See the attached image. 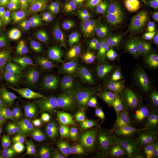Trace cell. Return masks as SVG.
Segmentation results:
<instances>
[{
  "label": "cell",
  "instance_id": "obj_1",
  "mask_svg": "<svg viewBox=\"0 0 158 158\" xmlns=\"http://www.w3.org/2000/svg\"><path fill=\"white\" fill-rule=\"evenodd\" d=\"M125 111L124 102L115 92L102 94L96 102V111L98 117L113 125H127L124 118Z\"/></svg>",
  "mask_w": 158,
  "mask_h": 158
},
{
  "label": "cell",
  "instance_id": "obj_2",
  "mask_svg": "<svg viewBox=\"0 0 158 158\" xmlns=\"http://www.w3.org/2000/svg\"><path fill=\"white\" fill-rule=\"evenodd\" d=\"M156 125L153 121H143L127 127L123 140L132 147L145 148L149 147L155 139Z\"/></svg>",
  "mask_w": 158,
  "mask_h": 158
},
{
  "label": "cell",
  "instance_id": "obj_3",
  "mask_svg": "<svg viewBox=\"0 0 158 158\" xmlns=\"http://www.w3.org/2000/svg\"><path fill=\"white\" fill-rule=\"evenodd\" d=\"M94 6L95 0H70L61 7L60 20L67 25L87 21L92 15Z\"/></svg>",
  "mask_w": 158,
  "mask_h": 158
},
{
  "label": "cell",
  "instance_id": "obj_4",
  "mask_svg": "<svg viewBox=\"0 0 158 158\" xmlns=\"http://www.w3.org/2000/svg\"><path fill=\"white\" fill-rule=\"evenodd\" d=\"M107 70L113 80L119 85L125 93H132L130 75L128 69L121 59L117 45L113 46L108 53Z\"/></svg>",
  "mask_w": 158,
  "mask_h": 158
},
{
  "label": "cell",
  "instance_id": "obj_5",
  "mask_svg": "<svg viewBox=\"0 0 158 158\" xmlns=\"http://www.w3.org/2000/svg\"><path fill=\"white\" fill-rule=\"evenodd\" d=\"M71 121L74 127L89 139L102 138L110 132L104 123L87 114L76 113L72 116Z\"/></svg>",
  "mask_w": 158,
  "mask_h": 158
},
{
  "label": "cell",
  "instance_id": "obj_6",
  "mask_svg": "<svg viewBox=\"0 0 158 158\" xmlns=\"http://www.w3.org/2000/svg\"><path fill=\"white\" fill-rule=\"evenodd\" d=\"M25 118L29 125L40 131L45 136L51 135L57 131L67 129L64 119L55 113L26 115Z\"/></svg>",
  "mask_w": 158,
  "mask_h": 158
},
{
  "label": "cell",
  "instance_id": "obj_7",
  "mask_svg": "<svg viewBox=\"0 0 158 158\" xmlns=\"http://www.w3.org/2000/svg\"><path fill=\"white\" fill-rule=\"evenodd\" d=\"M80 147L79 142L71 136L63 134L53 142L49 158H77Z\"/></svg>",
  "mask_w": 158,
  "mask_h": 158
},
{
  "label": "cell",
  "instance_id": "obj_8",
  "mask_svg": "<svg viewBox=\"0 0 158 158\" xmlns=\"http://www.w3.org/2000/svg\"><path fill=\"white\" fill-rule=\"evenodd\" d=\"M55 25L49 21L28 23L22 27L23 38L29 45H34L46 40L52 33Z\"/></svg>",
  "mask_w": 158,
  "mask_h": 158
},
{
  "label": "cell",
  "instance_id": "obj_9",
  "mask_svg": "<svg viewBox=\"0 0 158 158\" xmlns=\"http://www.w3.org/2000/svg\"><path fill=\"white\" fill-rule=\"evenodd\" d=\"M34 106L39 110L49 109L56 105V97L51 89L49 83L46 80H42L34 91L33 97Z\"/></svg>",
  "mask_w": 158,
  "mask_h": 158
},
{
  "label": "cell",
  "instance_id": "obj_10",
  "mask_svg": "<svg viewBox=\"0 0 158 158\" xmlns=\"http://www.w3.org/2000/svg\"><path fill=\"white\" fill-rule=\"evenodd\" d=\"M158 110V91L147 92L136 102L133 113L137 118H145Z\"/></svg>",
  "mask_w": 158,
  "mask_h": 158
},
{
  "label": "cell",
  "instance_id": "obj_11",
  "mask_svg": "<svg viewBox=\"0 0 158 158\" xmlns=\"http://www.w3.org/2000/svg\"><path fill=\"white\" fill-rule=\"evenodd\" d=\"M19 111L17 102H0V134L8 133L14 124Z\"/></svg>",
  "mask_w": 158,
  "mask_h": 158
},
{
  "label": "cell",
  "instance_id": "obj_12",
  "mask_svg": "<svg viewBox=\"0 0 158 158\" xmlns=\"http://www.w3.org/2000/svg\"><path fill=\"white\" fill-rule=\"evenodd\" d=\"M42 72V63L37 59L29 57L20 61L17 66V73L23 79L32 80L37 79Z\"/></svg>",
  "mask_w": 158,
  "mask_h": 158
},
{
  "label": "cell",
  "instance_id": "obj_13",
  "mask_svg": "<svg viewBox=\"0 0 158 158\" xmlns=\"http://www.w3.org/2000/svg\"><path fill=\"white\" fill-rule=\"evenodd\" d=\"M72 73L76 79L85 85L93 84L97 78L95 68L87 60H80L76 63L72 68Z\"/></svg>",
  "mask_w": 158,
  "mask_h": 158
},
{
  "label": "cell",
  "instance_id": "obj_14",
  "mask_svg": "<svg viewBox=\"0 0 158 158\" xmlns=\"http://www.w3.org/2000/svg\"><path fill=\"white\" fill-rule=\"evenodd\" d=\"M153 15V9L145 1L132 6L128 12V17L131 23L141 24L150 20Z\"/></svg>",
  "mask_w": 158,
  "mask_h": 158
},
{
  "label": "cell",
  "instance_id": "obj_15",
  "mask_svg": "<svg viewBox=\"0 0 158 158\" xmlns=\"http://www.w3.org/2000/svg\"><path fill=\"white\" fill-rule=\"evenodd\" d=\"M158 80V68L153 64L143 66L139 71L137 85L140 91L145 90L155 85Z\"/></svg>",
  "mask_w": 158,
  "mask_h": 158
},
{
  "label": "cell",
  "instance_id": "obj_16",
  "mask_svg": "<svg viewBox=\"0 0 158 158\" xmlns=\"http://www.w3.org/2000/svg\"><path fill=\"white\" fill-rule=\"evenodd\" d=\"M61 93L66 101L73 104H81L85 100V96L81 87L70 81L64 80L62 82Z\"/></svg>",
  "mask_w": 158,
  "mask_h": 158
},
{
  "label": "cell",
  "instance_id": "obj_17",
  "mask_svg": "<svg viewBox=\"0 0 158 158\" xmlns=\"http://www.w3.org/2000/svg\"><path fill=\"white\" fill-rule=\"evenodd\" d=\"M60 48L61 46L57 40L49 39L44 42L40 46L38 50L46 59L54 61L57 60L60 56Z\"/></svg>",
  "mask_w": 158,
  "mask_h": 158
},
{
  "label": "cell",
  "instance_id": "obj_18",
  "mask_svg": "<svg viewBox=\"0 0 158 158\" xmlns=\"http://www.w3.org/2000/svg\"><path fill=\"white\" fill-rule=\"evenodd\" d=\"M149 46L146 42L140 40L130 42L125 48V56L131 60H135L146 55L149 52Z\"/></svg>",
  "mask_w": 158,
  "mask_h": 158
},
{
  "label": "cell",
  "instance_id": "obj_19",
  "mask_svg": "<svg viewBox=\"0 0 158 158\" xmlns=\"http://www.w3.org/2000/svg\"><path fill=\"white\" fill-rule=\"evenodd\" d=\"M42 150L19 147L11 143L8 148L10 158H41Z\"/></svg>",
  "mask_w": 158,
  "mask_h": 158
},
{
  "label": "cell",
  "instance_id": "obj_20",
  "mask_svg": "<svg viewBox=\"0 0 158 158\" xmlns=\"http://www.w3.org/2000/svg\"><path fill=\"white\" fill-rule=\"evenodd\" d=\"M20 23L14 21L10 23L7 32L6 41L10 49L12 50L21 44V38L20 33Z\"/></svg>",
  "mask_w": 158,
  "mask_h": 158
},
{
  "label": "cell",
  "instance_id": "obj_21",
  "mask_svg": "<svg viewBox=\"0 0 158 158\" xmlns=\"http://www.w3.org/2000/svg\"><path fill=\"white\" fill-rule=\"evenodd\" d=\"M11 143L19 147L38 150H42L44 144L42 137L40 134L29 136L23 139L12 141Z\"/></svg>",
  "mask_w": 158,
  "mask_h": 158
},
{
  "label": "cell",
  "instance_id": "obj_22",
  "mask_svg": "<svg viewBox=\"0 0 158 158\" xmlns=\"http://www.w3.org/2000/svg\"><path fill=\"white\" fill-rule=\"evenodd\" d=\"M17 17L20 21H27L33 20L42 16L41 11L27 6H23L19 4L15 10Z\"/></svg>",
  "mask_w": 158,
  "mask_h": 158
},
{
  "label": "cell",
  "instance_id": "obj_23",
  "mask_svg": "<svg viewBox=\"0 0 158 158\" xmlns=\"http://www.w3.org/2000/svg\"><path fill=\"white\" fill-rule=\"evenodd\" d=\"M38 134L40 133L37 131L26 127L21 123H19L12 130L10 138L11 142L14 141L35 135Z\"/></svg>",
  "mask_w": 158,
  "mask_h": 158
},
{
  "label": "cell",
  "instance_id": "obj_24",
  "mask_svg": "<svg viewBox=\"0 0 158 158\" xmlns=\"http://www.w3.org/2000/svg\"><path fill=\"white\" fill-rule=\"evenodd\" d=\"M43 21H49L56 14L55 0H39Z\"/></svg>",
  "mask_w": 158,
  "mask_h": 158
},
{
  "label": "cell",
  "instance_id": "obj_25",
  "mask_svg": "<svg viewBox=\"0 0 158 158\" xmlns=\"http://www.w3.org/2000/svg\"><path fill=\"white\" fill-rule=\"evenodd\" d=\"M84 48V44L81 38L74 40L66 45L61 46L60 52L61 54L68 55L73 54L74 53L81 51Z\"/></svg>",
  "mask_w": 158,
  "mask_h": 158
},
{
  "label": "cell",
  "instance_id": "obj_26",
  "mask_svg": "<svg viewBox=\"0 0 158 158\" xmlns=\"http://www.w3.org/2000/svg\"><path fill=\"white\" fill-rule=\"evenodd\" d=\"M13 87L14 82L11 76L7 73H0V96L10 92Z\"/></svg>",
  "mask_w": 158,
  "mask_h": 158
},
{
  "label": "cell",
  "instance_id": "obj_27",
  "mask_svg": "<svg viewBox=\"0 0 158 158\" xmlns=\"http://www.w3.org/2000/svg\"><path fill=\"white\" fill-rule=\"evenodd\" d=\"M80 38H81V36L79 35L77 31L71 29L63 32L57 40L60 46H62L66 45L70 42H72L74 40H77Z\"/></svg>",
  "mask_w": 158,
  "mask_h": 158
},
{
  "label": "cell",
  "instance_id": "obj_28",
  "mask_svg": "<svg viewBox=\"0 0 158 158\" xmlns=\"http://www.w3.org/2000/svg\"><path fill=\"white\" fill-rule=\"evenodd\" d=\"M19 2V0H0V12L14 14Z\"/></svg>",
  "mask_w": 158,
  "mask_h": 158
},
{
  "label": "cell",
  "instance_id": "obj_29",
  "mask_svg": "<svg viewBox=\"0 0 158 158\" xmlns=\"http://www.w3.org/2000/svg\"><path fill=\"white\" fill-rule=\"evenodd\" d=\"M10 23V18L7 14L4 12L0 14V34L6 42L7 37V32Z\"/></svg>",
  "mask_w": 158,
  "mask_h": 158
},
{
  "label": "cell",
  "instance_id": "obj_30",
  "mask_svg": "<svg viewBox=\"0 0 158 158\" xmlns=\"http://www.w3.org/2000/svg\"><path fill=\"white\" fill-rule=\"evenodd\" d=\"M119 10L118 7L114 4H108L103 6L96 12V15H119Z\"/></svg>",
  "mask_w": 158,
  "mask_h": 158
},
{
  "label": "cell",
  "instance_id": "obj_31",
  "mask_svg": "<svg viewBox=\"0 0 158 158\" xmlns=\"http://www.w3.org/2000/svg\"><path fill=\"white\" fill-rule=\"evenodd\" d=\"M85 158H118L114 153L108 150H95L89 153Z\"/></svg>",
  "mask_w": 158,
  "mask_h": 158
},
{
  "label": "cell",
  "instance_id": "obj_32",
  "mask_svg": "<svg viewBox=\"0 0 158 158\" xmlns=\"http://www.w3.org/2000/svg\"><path fill=\"white\" fill-rule=\"evenodd\" d=\"M97 17L104 25L108 27L115 26L118 22L119 15H96Z\"/></svg>",
  "mask_w": 158,
  "mask_h": 158
},
{
  "label": "cell",
  "instance_id": "obj_33",
  "mask_svg": "<svg viewBox=\"0 0 158 158\" xmlns=\"http://www.w3.org/2000/svg\"><path fill=\"white\" fill-rule=\"evenodd\" d=\"M106 35H107L105 30L101 27L100 29L97 32V33L89 40V42L93 43L94 44H101L106 40Z\"/></svg>",
  "mask_w": 158,
  "mask_h": 158
},
{
  "label": "cell",
  "instance_id": "obj_34",
  "mask_svg": "<svg viewBox=\"0 0 158 158\" xmlns=\"http://www.w3.org/2000/svg\"><path fill=\"white\" fill-rule=\"evenodd\" d=\"M101 27L97 24H92L89 26L85 30L84 38L85 40L88 41L97 33V32L100 29Z\"/></svg>",
  "mask_w": 158,
  "mask_h": 158
},
{
  "label": "cell",
  "instance_id": "obj_35",
  "mask_svg": "<svg viewBox=\"0 0 158 158\" xmlns=\"http://www.w3.org/2000/svg\"><path fill=\"white\" fill-rule=\"evenodd\" d=\"M19 4L35 9L40 8L39 0H19Z\"/></svg>",
  "mask_w": 158,
  "mask_h": 158
},
{
  "label": "cell",
  "instance_id": "obj_36",
  "mask_svg": "<svg viewBox=\"0 0 158 158\" xmlns=\"http://www.w3.org/2000/svg\"><path fill=\"white\" fill-rule=\"evenodd\" d=\"M124 158H147L145 154L139 151H134L129 153Z\"/></svg>",
  "mask_w": 158,
  "mask_h": 158
},
{
  "label": "cell",
  "instance_id": "obj_37",
  "mask_svg": "<svg viewBox=\"0 0 158 158\" xmlns=\"http://www.w3.org/2000/svg\"><path fill=\"white\" fill-rule=\"evenodd\" d=\"M148 5L151 6L153 9L158 10V0H144Z\"/></svg>",
  "mask_w": 158,
  "mask_h": 158
},
{
  "label": "cell",
  "instance_id": "obj_38",
  "mask_svg": "<svg viewBox=\"0 0 158 158\" xmlns=\"http://www.w3.org/2000/svg\"><path fill=\"white\" fill-rule=\"evenodd\" d=\"M70 0H55L56 4L57 6H62L67 3Z\"/></svg>",
  "mask_w": 158,
  "mask_h": 158
},
{
  "label": "cell",
  "instance_id": "obj_39",
  "mask_svg": "<svg viewBox=\"0 0 158 158\" xmlns=\"http://www.w3.org/2000/svg\"><path fill=\"white\" fill-rule=\"evenodd\" d=\"M5 42L6 41L4 40L0 36V49L2 51H4L5 48Z\"/></svg>",
  "mask_w": 158,
  "mask_h": 158
},
{
  "label": "cell",
  "instance_id": "obj_40",
  "mask_svg": "<svg viewBox=\"0 0 158 158\" xmlns=\"http://www.w3.org/2000/svg\"><path fill=\"white\" fill-rule=\"evenodd\" d=\"M2 51H1V50L0 49V55H1V53H2Z\"/></svg>",
  "mask_w": 158,
  "mask_h": 158
},
{
  "label": "cell",
  "instance_id": "obj_41",
  "mask_svg": "<svg viewBox=\"0 0 158 158\" xmlns=\"http://www.w3.org/2000/svg\"><path fill=\"white\" fill-rule=\"evenodd\" d=\"M157 27H158V23H157Z\"/></svg>",
  "mask_w": 158,
  "mask_h": 158
},
{
  "label": "cell",
  "instance_id": "obj_42",
  "mask_svg": "<svg viewBox=\"0 0 158 158\" xmlns=\"http://www.w3.org/2000/svg\"></svg>",
  "mask_w": 158,
  "mask_h": 158
}]
</instances>
